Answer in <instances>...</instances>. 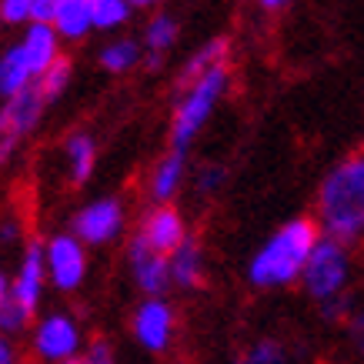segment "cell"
Instances as JSON below:
<instances>
[{
	"mask_svg": "<svg viewBox=\"0 0 364 364\" xmlns=\"http://www.w3.org/2000/svg\"><path fill=\"white\" fill-rule=\"evenodd\" d=\"M318 224L344 244L364 237V151L334 164L318 188Z\"/></svg>",
	"mask_w": 364,
	"mask_h": 364,
	"instance_id": "obj_1",
	"label": "cell"
},
{
	"mask_svg": "<svg viewBox=\"0 0 364 364\" xmlns=\"http://www.w3.org/2000/svg\"><path fill=\"white\" fill-rule=\"evenodd\" d=\"M321 224L314 218H294L287 221L281 231H274L257 251H254L251 264H247V281L254 287H287L301 281V271L308 264V254L321 237Z\"/></svg>",
	"mask_w": 364,
	"mask_h": 364,
	"instance_id": "obj_2",
	"label": "cell"
},
{
	"mask_svg": "<svg viewBox=\"0 0 364 364\" xmlns=\"http://www.w3.org/2000/svg\"><path fill=\"white\" fill-rule=\"evenodd\" d=\"M231 87V67L228 60H218L214 67H208L204 74L188 84V90L181 94L174 107V121H171V147L188 151L194 137L204 131V124L210 121L214 107L221 104V97Z\"/></svg>",
	"mask_w": 364,
	"mask_h": 364,
	"instance_id": "obj_3",
	"label": "cell"
},
{
	"mask_svg": "<svg viewBox=\"0 0 364 364\" xmlns=\"http://www.w3.org/2000/svg\"><path fill=\"white\" fill-rule=\"evenodd\" d=\"M348 277H351L348 244L331 237V234H321L314 251L308 254V264L301 271V284L308 291V298L328 301L334 294H344L348 291Z\"/></svg>",
	"mask_w": 364,
	"mask_h": 364,
	"instance_id": "obj_4",
	"label": "cell"
},
{
	"mask_svg": "<svg viewBox=\"0 0 364 364\" xmlns=\"http://www.w3.org/2000/svg\"><path fill=\"white\" fill-rule=\"evenodd\" d=\"M31 348L41 361H77L80 351H84V334H80L77 318L67 314V311H47L31 328Z\"/></svg>",
	"mask_w": 364,
	"mask_h": 364,
	"instance_id": "obj_5",
	"label": "cell"
},
{
	"mask_svg": "<svg viewBox=\"0 0 364 364\" xmlns=\"http://www.w3.org/2000/svg\"><path fill=\"white\" fill-rule=\"evenodd\" d=\"M44 261H47V281L60 294H74L80 291L84 277H87V244L77 234H54L44 244Z\"/></svg>",
	"mask_w": 364,
	"mask_h": 364,
	"instance_id": "obj_6",
	"label": "cell"
},
{
	"mask_svg": "<svg viewBox=\"0 0 364 364\" xmlns=\"http://www.w3.org/2000/svg\"><path fill=\"white\" fill-rule=\"evenodd\" d=\"M177 314L164 301V294H144V301L131 314V334L137 348L147 354H164L174 341Z\"/></svg>",
	"mask_w": 364,
	"mask_h": 364,
	"instance_id": "obj_7",
	"label": "cell"
},
{
	"mask_svg": "<svg viewBox=\"0 0 364 364\" xmlns=\"http://www.w3.org/2000/svg\"><path fill=\"white\" fill-rule=\"evenodd\" d=\"M127 228V214H124V204L117 198H97L84 204V208L74 214L70 221V231L77 234L87 247H104V244H114Z\"/></svg>",
	"mask_w": 364,
	"mask_h": 364,
	"instance_id": "obj_8",
	"label": "cell"
},
{
	"mask_svg": "<svg viewBox=\"0 0 364 364\" xmlns=\"http://www.w3.org/2000/svg\"><path fill=\"white\" fill-rule=\"evenodd\" d=\"M127 267H131V277L141 294H167V287H174L171 284V257L154 251L144 241L141 231L127 244Z\"/></svg>",
	"mask_w": 364,
	"mask_h": 364,
	"instance_id": "obj_9",
	"label": "cell"
},
{
	"mask_svg": "<svg viewBox=\"0 0 364 364\" xmlns=\"http://www.w3.org/2000/svg\"><path fill=\"white\" fill-rule=\"evenodd\" d=\"M47 261H44V244L31 241L27 244V251L21 257V267H17V274L11 277V298L21 301L23 308L37 311L41 308V301H44V291H47Z\"/></svg>",
	"mask_w": 364,
	"mask_h": 364,
	"instance_id": "obj_10",
	"label": "cell"
},
{
	"mask_svg": "<svg viewBox=\"0 0 364 364\" xmlns=\"http://www.w3.org/2000/svg\"><path fill=\"white\" fill-rule=\"evenodd\" d=\"M141 234L154 251L171 254L174 247H181V244L188 241V224H184V214L167 200V204H154V208L144 214Z\"/></svg>",
	"mask_w": 364,
	"mask_h": 364,
	"instance_id": "obj_11",
	"label": "cell"
},
{
	"mask_svg": "<svg viewBox=\"0 0 364 364\" xmlns=\"http://www.w3.org/2000/svg\"><path fill=\"white\" fill-rule=\"evenodd\" d=\"M50 104V100L44 97V90L37 87V80L33 84H27L23 90H17L14 97L4 100V107H0V121L7 124L17 137H27V134H33L37 127H41V117H44V107Z\"/></svg>",
	"mask_w": 364,
	"mask_h": 364,
	"instance_id": "obj_12",
	"label": "cell"
},
{
	"mask_svg": "<svg viewBox=\"0 0 364 364\" xmlns=\"http://www.w3.org/2000/svg\"><path fill=\"white\" fill-rule=\"evenodd\" d=\"M60 44H64V37L57 33L54 23H44V21L27 23V31H23V37H21V47H23V54H27V64H31V70H33V80L41 77L47 67L60 57Z\"/></svg>",
	"mask_w": 364,
	"mask_h": 364,
	"instance_id": "obj_13",
	"label": "cell"
},
{
	"mask_svg": "<svg viewBox=\"0 0 364 364\" xmlns=\"http://www.w3.org/2000/svg\"><path fill=\"white\" fill-rule=\"evenodd\" d=\"M184 174H188V151L181 147H171L167 154H161V161L151 171V181H147V194L154 204H167V200L177 198V191L184 188Z\"/></svg>",
	"mask_w": 364,
	"mask_h": 364,
	"instance_id": "obj_14",
	"label": "cell"
},
{
	"mask_svg": "<svg viewBox=\"0 0 364 364\" xmlns=\"http://www.w3.org/2000/svg\"><path fill=\"white\" fill-rule=\"evenodd\" d=\"M64 157H67V181L80 188L87 184L94 167H97V141L87 131H74L64 141Z\"/></svg>",
	"mask_w": 364,
	"mask_h": 364,
	"instance_id": "obj_15",
	"label": "cell"
},
{
	"mask_svg": "<svg viewBox=\"0 0 364 364\" xmlns=\"http://www.w3.org/2000/svg\"><path fill=\"white\" fill-rule=\"evenodd\" d=\"M167 257H171V284L181 287V291L200 287V281H204V251H200V244L191 234L188 241L174 247Z\"/></svg>",
	"mask_w": 364,
	"mask_h": 364,
	"instance_id": "obj_16",
	"label": "cell"
},
{
	"mask_svg": "<svg viewBox=\"0 0 364 364\" xmlns=\"http://www.w3.org/2000/svg\"><path fill=\"white\" fill-rule=\"evenodd\" d=\"M54 27L67 44H80L87 41L94 31V14H90V0H60L54 14Z\"/></svg>",
	"mask_w": 364,
	"mask_h": 364,
	"instance_id": "obj_17",
	"label": "cell"
},
{
	"mask_svg": "<svg viewBox=\"0 0 364 364\" xmlns=\"http://www.w3.org/2000/svg\"><path fill=\"white\" fill-rule=\"evenodd\" d=\"M177 33H181V23L171 17V14H154L147 27H144L141 44L147 50V67H161V57L177 44Z\"/></svg>",
	"mask_w": 364,
	"mask_h": 364,
	"instance_id": "obj_18",
	"label": "cell"
},
{
	"mask_svg": "<svg viewBox=\"0 0 364 364\" xmlns=\"http://www.w3.org/2000/svg\"><path fill=\"white\" fill-rule=\"evenodd\" d=\"M27 84H33V70L27 64L21 44H11L0 50V100L14 97L17 90H23Z\"/></svg>",
	"mask_w": 364,
	"mask_h": 364,
	"instance_id": "obj_19",
	"label": "cell"
},
{
	"mask_svg": "<svg viewBox=\"0 0 364 364\" xmlns=\"http://www.w3.org/2000/svg\"><path fill=\"white\" fill-rule=\"evenodd\" d=\"M141 57H144L141 41H134V37H117V41L100 47L97 64L104 67L107 74H131L134 67L141 64Z\"/></svg>",
	"mask_w": 364,
	"mask_h": 364,
	"instance_id": "obj_20",
	"label": "cell"
},
{
	"mask_svg": "<svg viewBox=\"0 0 364 364\" xmlns=\"http://www.w3.org/2000/svg\"><path fill=\"white\" fill-rule=\"evenodd\" d=\"M134 0H90V14H94V31H121L134 17Z\"/></svg>",
	"mask_w": 364,
	"mask_h": 364,
	"instance_id": "obj_21",
	"label": "cell"
},
{
	"mask_svg": "<svg viewBox=\"0 0 364 364\" xmlns=\"http://www.w3.org/2000/svg\"><path fill=\"white\" fill-rule=\"evenodd\" d=\"M70 80H74V64H70V57H57L54 64L47 67L44 74L37 77V87L44 90V97L47 100H57L60 94H64L67 87H70Z\"/></svg>",
	"mask_w": 364,
	"mask_h": 364,
	"instance_id": "obj_22",
	"label": "cell"
},
{
	"mask_svg": "<svg viewBox=\"0 0 364 364\" xmlns=\"http://www.w3.org/2000/svg\"><path fill=\"white\" fill-rule=\"evenodd\" d=\"M218 60H228V41H224V37H214V41H208V44L200 47L198 54L188 60V67H184L181 80H184V84H191L198 74H204V70H208V67H214Z\"/></svg>",
	"mask_w": 364,
	"mask_h": 364,
	"instance_id": "obj_23",
	"label": "cell"
},
{
	"mask_svg": "<svg viewBox=\"0 0 364 364\" xmlns=\"http://www.w3.org/2000/svg\"><path fill=\"white\" fill-rule=\"evenodd\" d=\"M33 311L23 308L21 301L7 298L4 304H0V334H11V338H21V334H27L33 328L31 324Z\"/></svg>",
	"mask_w": 364,
	"mask_h": 364,
	"instance_id": "obj_24",
	"label": "cell"
},
{
	"mask_svg": "<svg viewBox=\"0 0 364 364\" xmlns=\"http://www.w3.org/2000/svg\"><path fill=\"white\" fill-rule=\"evenodd\" d=\"M244 361L247 364H281V361H287V351H284V344H277V341H257V344H251V351L244 354Z\"/></svg>",
	"mask_w": 364,
	"mask_h": 364,
	"instance_id": "obj_25",
	"label": "cell"
},
{
	"mask_svg": "<svg viewBox=\"0 0 364 364\" xmlns=\"http://www.w3.org/2000/svg\"><path fill=\"white\" fill-rule=\"evenodd\" d=\"M33 0H0V21L11 27H27L31 23Z\"/></svg>",
	"mask_w": 364,
	"mask_h": 364,
	"instance_id": "obj_26",
	"label": "cell"
},
{
	"mask_svg": "<svg viewBox=\"0 0 364 364\" xmlns=\"http://www.w3.org/2000/svg\"><path fill=\"white\" fill-rule=\"evenodd\" d=\"M224 181H228V171L218 164H208L204 171H198V191L200 194H218V191L224 188Z\"/></svg>",
	"mask_w": 364,
	"mask_h": 364,
	"instance_id": "obj_27",
	"label": "cell"
},
{
	"mask_svg": "<svg viewBox=\"0 0 364 364\" xmlns=\"http://www.w3.org/2000/svg\"><path fill=\"white\" fill-rule=\"evenodd\" d=\"M318 308H321V318L324 321H341L354 311L348 294H334V298H328V301H318Z\"/></svg>",
	"mask_w": 364,
	"mask_h": 364,
	"instance_id": "obj_28",
	"label": "cell"
},
{
	"mask_svg": "<svg viewBox=\"0 0 364 364\" xmlns=\"http://www.w3.org/2000/svg\"><path fill=\"white\" fill-rule=\"evenodd\" d=\"M80 361H87V364H111L114 361V348L111 341H104V338H94V341L80 351Z\"/></svg>",
	"mask_w": 364,
	"mask_h": 364,
	"instance_id": "obj_29",
	"label": "cell"
},
{
	"mask_svg": "<svg viewBox=\"0 0 364 364\" xmlns=\"http://www.w3.org/2000/svg\"><path fill=\"white\" fill-rule=\"evenodd\" d=\"M348 334H351V344H354V351H358V358L364 361V308H354L348 314Z\"/></svg>",
	"mask_w": 364,
	"mask_h": 364,
	"instance_id": "obj_30",
	"label": "cell"
},
{
	"mask_svg": "<svg viewBox=\"0 0 364 364\" xmlns=\"http://www.w3.org/2000/svg\"><path fill=\"white\" fill-rule=\"evenodd\" d=\"M17 144H21V137L7 127V124L0 121V164H7L14 157V151H17Z\"/></svg>",
	"mask_w": 364,
	"mask_h": 364,
	"instance_id": "obj_31",
	"label": "cell"
},
{
	"mask_svg": "<svg viewBox=\"0 0 364 364\" xmlns=\"http://www.w3.org/2000/svg\"><path fill=\"white\" fill-rule=\"evenodd\" d=\"M57 4H60V0H33V7H31V21H44V23H54Z\"/></svg>",
	"mask_w": 364,
	"mask_h": 364,
	"instance_id": "obj_32",
	"label": "cell"
},
{
	"mask_svg": "<svg viewBox=\"0 0 364 364\" xmlns=\"http://www.w3.org/2000/svg\"><path fill=\"white\" fill-rule=\"evenodd\" d=\"M21 241V224L7 218V221H0V244H17Z\"/></svg>",
	"mask_w": 364,
	"mask_h": 364,
	"instance_id": "obj_33",
	"label": "cell"
},
{
	"mask_svg": "<svg viewBox=\"0 0 364 364\" xmlns=\"http://www.w3.org/2000/svg\"><path fill=\"white\" fill-rule=\"evenodd\" d=\"M17 361V344L11 334H0V364H14Z\"/></svg>",
	"mask_w": 364,
	"mask_h": 364,
	"instance_id": "obj_34",
	"label": "cell"
},
{
	"mask_svg": "<svg viewBox=\"0 0 364 364\" xmlns=\"http://www.w3.org/2000/svg\"><path fill=\"white\" fill-rule=\"evenodd\" d=\"M7 298H11V277L0 271V304H4Z\"/></svg>",
	"mask_w": 364,
	"mask_h": 364,
	"instance_id": "obj_35",
	"label": "cell"
},
{
	"mask_svg": "<svg viewBox=\"0 0 364 364\" xmlns=\"http://www.w3.org/2000/svg\"><path fill=\"white\" fill-rule=\"evenodd\" d=\"M257 4H261L264 11H281V7H284L287 0H257Z\"/></svg>",
	"mask_w": 364,
	"mask_h": 364,
	"instance_id": "obj_36",
	"label": "cell"
},
{
	"mask_svg": "<svg viewBox=\"0 0 364 364\" xmlns=\"http://www.w3.org/2000/svg\"><path fill=\"white\" fill-rule=\"evenodd\" d=\"M157 4H161V0H134L137 11H147V7H157Z\"/></svg>",
	"mask_w": 364,
	"mask_h": 364,
	"instance_id": "obj_37",
	"label": "cell"
},
{
	"mask_svg": "<svg viewBox=\"0 0 364 364\" xmlns=\"http://www.w3.org/2000/svg\"><path fill=\"white\" fill-rule=\"evenodd\" d=\"M0 23H4V21H0Z\"/></svg>",
	"mask_w": 364,
	"mask_h": 364,
	"instance_id": "obj_38",
	"label": "cell"
}]
</instances>
